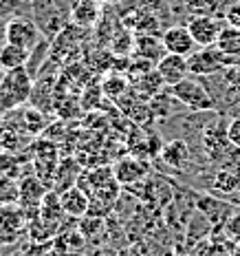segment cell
Returning a JSON list of instances; mask_svg holds the SVG:
<instances>
[{"instance_id":"1","label":"cell","mask_w":240,"mask_h":256,"mask_svg":"<svg viewBox=\"0 0 240 256\" xmlns=\"http://www.w3.org/2000/svg\"><path fill=\"white\" fill-rule=\"evenodd\" d=\"M31 88H33V78L29 76L24 66L2 73V80H0V115L22 108L31 98Z\"/></svg>"},{"instance_id":"2","label":"cell","mask_w":240,"mask_h":256,"mask_svg":"<svg viewBox=\"0 0 240 256\" xmlns=\"http://www.w3.org/2000/svg\"><path fill=\"white\" fill-rule=\"evenodd\" d=\"M168 88L172 90V95L188 110H216V102L203 80H194L188 76L185 80H181V82Z\"/></svg>"},{"instance_id":"3","label":"cell","mask_w":240,"mask_h":256,"mask_svg":"<svg viewBox=\"0 0 240 256\" xmlns=\"http://www.w3.org/2000/svg\"><path fill=\"white\" fill-rule=\"evenodd\" d=\"M188 66H190V76L196 78H205V76H214V73L225 68V53L218 46H199L192 56H188Z\"/></svg>"},{"instance_id":"4","label":"cell","mask_w":240,"mask_h":256,"mask_svg":"<svg viewBox=\"0 0 240 256\" xmlns=\"http://www.w3.org/2000/svg\"><path fill=\"white\" fill-rule=\"evenodd\" d=\"M4 34H7V42L22 46V49H26V51H31L42 38H44L42 31H40V26L35 24V20L26 18V16L9 20V22L4 24Z\"/></svg>"},{"instance_id":"5","label":"cell","mask_w":240,"mask_h":256,"mask_svg":"<svg viewBox=\"0 0 240 256\" xmlns=\"http://www.w3.org/2000/svg\"><path fill=\"white\" fill-rule=\"evenodd\" d=\"M227 22L212 14H199V16H190L188 20V29L192 34V38L199 46H214L218 38H221V31Z\"/></svg>"},{"instance_id":"6","label":"cell","mask_w":240,"mask_h":256,"mask_svg":"<svg viewBox=\"0 0 240 256\" xmlns=\"http://www.w3.org/2000/svg\"><path fill=\"white\" fill-rule=\"evenodd\" d=\"M161 40H163V46L168 53H177V56H192L196 49H199V44L194 42V38H192L188 24H170L163 29L161 34Z\"/></svg>"},{"instance_id":"7","label":"cell","mask_w":240,"mask_h":256,"mask_svg":"<svg viewBox=\"0 0 240 256\" xmlns=\"http://www.w3.org/2000/svg\"><path fill=\"white\" fill-rule=\"evenodd\" d=\"M196 210H199L212 226L225 223L227 218L236 212L232 201L223 199V196H218V194H212V192L205 194V196H199V201H196Z\"/></svg>"},{"instance_id":"8","label":"cell","mask_w":240,"mask_h":256,"mask_svg":"<svg viewBox=\"0 0 240 256\" xmlns=\"http://www.w3.org/2000/svg\"><path fill=\"white\" fill-rule=\"evenodd\" d=\"M46 190H44V184L38 174H29V177H22L20 179V201L18 204L22 206L24 212H29L31 216L40 214V204L44 199Z\"/></svg>"},{"instance_id":"9","label":"cell","mask_w":240,"mask_h":256,"mask_svg":"<svg viewBox=\"0 0 240 256\" xmlns=\"http://www.w3.org/2000/svg\"><path fill=\"white\" fill-rule=\"evenodd\" d=\"M157 71L163 78L165 86H174L177 82L185 80L190 76V66H188V58L177 56V53H165L161 60L157 62Z\"/></svg>"},{"instance_id":"10","label":"cell","mask_w":240,"mask_h":256,"mask_svg":"<svg viewBox=\"0 0 240 256\" xmlns=\"http://www.w3.org/2000/svg\"><path fill=\"white\" fill-rule=\"evenodd\" d=\"M165 46L161 36H150V34H137L135 36V46H132V56L141 58V60L150 62L157 66V62L165 56Z\"/></svg>"},{"instance_id":"11","label":"cell","mask_w":240,"mask_h":256,"mask_svg":"<svg viewBox=\"0 0 240 256\" xmlns=\"http://www.w3.org/2000/svg\"><path fill=\"white\" fill-rule=\"evenodd\" d=\"M148 104H150V115H152V117H157L159 122L170 120V117L179 115L181 110H188L183 104L179 102L177 98H174L172 90H170L168 86H165L159 95H154V98H152Z\"/></svg>"},{"instance_id":"12","label":"cell","mask_w":240,"mask_h":256,"mask_svg":"<svg viewBox=\"0 0 240 256\" xmlns=\"http://www.w3.org/2000/svg\"><path fill=\"white\" fill-rule=\"evenodd\" d=\"M60 201H62V208H64V214H68L73 218H84L90 210L88 194L79 188V186H73V188L64 190L60 194Z\"/></svg>"},{"instance_id":"13","label":"cell","mask_w":240,"mask_h":256,"mask_svg":"<svg viewBox=\"0 0 240 256\" xmlns=\"http://www.w3.org/2000/svg\"><path fill=\"white\" fill-rule=\"evenodd\" d=\"M130 86H132V90H135L137 95H139V98H143L146 102H150L154 95H159L165 88V82H163V78L159 76L157 66H154V68H150V71L137 76L130 82Z\"/></svg>"},{"instance_id":"14","label":"cell","mask_w":240,"mask_h":256,"mask_svg":"<svg viewBox=\"0 0 240 256\" xmlns=\"http://www.w3.org/2000/svg\"><path fill=\"white\" fill-rule=\"evenodd\" d=\"M163 162L172 168H185L192 164V148L183 140H172L163 148Z\"/></svg>"},{"instance_id":"15","label":"cell","mask_w":240,"mask_h":256,"mask_svg":"<svg viewBox=\"0 0 240 256\" xmlns=\"http://www.w3.org/2000/svg\"><path fill=\"white\" fill-rule=\"evenodd\" d=\"M115 179L119 181V184H137V181H141L146 177V166L139 162V159H121L119 164L115 166L113 170Z\"/></svg>"},{"instance_id":"16","label":"cell","mask_w":240,"mask_h":256,"mask_svg":"<svg viewBox=\"0 0 240 256\" xmlns=\"http://www.w3.org/2000/svg\"><path fill=\"white\" fill-rule=\"evenodd\" d=\"M26 60H29V51L18 44L7 42V44L0 49V73H7V71H13V68L24 66Z\"/></svg>"},{"instance_id":"17","label":"cell","mask_w":240,"mask_h":256,"mask_svg":"<svg viewBox=\"0 0 240 256\" xmlns=\"http://www.w3.org/2000/svg\"><path fill=\"white\" fill-rule=\"evenodd\" d=\"M49 56H51V40L44 36V38H42L38 44L29 51V60H26V64H24V68L29 71L31 78H38V73L46 64V58Z\"/></svg>"},{"instance_id":"18","label":"cell","mask_w":240,"mask_h":256,"mask_svg":"<svg viewBox=\"0 0 240 256\" xmlns=\"http://www.w3.org/2000/svg\"><path fill=\"white\" fill-rule=\"evenodd\" d=\"M128 88H130V82L126 80L124 73H108L101 82V93L108 100H117V102L128 93Z\"/></svg>"},{"instance_id":"19","label":"cell","mask_w":240,"mask_h":256,"mask_svg":"<svg viewBox=\"0 0 240 256\" xmlns=\"http://www.w3.org/2000/svg\"><path fill=\"white\" fill-rule=\"evenodd\" d=\"M62 214H64V208H62V201H60V192L46 190L44 199H42V204H40V214H38V216L60 223Z\"/></svg>"},{"instance_id":"20","label":"cell","mask_w":240,"mask_h":256,"mask_svg":"<svg viewBox=\"0 0 240 256\" xmlns=\"http://www.w3.org/2000/svg\"><path fill=\"white\" fill-rule=\"evenodd\" d=\"M216 46L221 49L225 56H232V53H240V31L232 24H225L221 31V38H218Z\"/></svg>"},{"instance_id":"21","label":"cell","mask_w":240,"mask_h":256,"mask_svg":"<svg viewBox=\"0 0 240 256\" xmlns=\"http://www.w3.org/2000/svg\"><path fill=\"white\" fill-rule=\"evenodd\" d=\"M20 201V181L13 177H0V206H11Z\"/></svg>"},{"instance_id":"22","label":"cell","mask_w":240,"mask_h":256,"mask_svg":"<svg viewBox=\"0 0 240 256\" xmlns=\"http://www.w3.org/2000/svg\"><path fill=\"white\" fill-rule=\"evenodd\" d=\"M132 46H135V36L130 34V31H121L119 36H115L113 38V53L117 56H128V53H132Z\"/></svg>"},{"instance_id":"23","label":"cell","mask_w":240,"mask_h":256,"mask_svg":"<svg viewBox=\"0 0 240 256\" xmlns=\"http://www.w3.org/2000/svg\"><path fill=\"white\" fill-rule=\"evenodd\" d=\"M18 159L9 152H0V177H13L18 179Z\"/></svg>"},{"instance_id":"24","label":"cell","mask_w":240,"mask_h":256,"mask_svg":"<svg viewBox=\"0 0 240 256\" xmlns=\"http://www.w3.org/2000/svg\"><path fill=\"white\" fill-rule=\"evenodd\" d=\"M225 232H227L229 238L240 241V212H234V214L225 221Z\"/></svg>"},{"instance_id":"25","label":"cell","mask_w":240,"mask_h":256,"mask_svg":"<svg viewBox=\"0 0 240 256\" xmlns=\"http://www.w3.org/2000/svg\"><path fill=\"white\" fill-rule=\"evenodd\" d=\"M227 140L234 144L236 148H240V117H232L227 124Z\"/></svg>"},{"instance_id":"26","label":"cell","mask_w":240,"mask_h":256,"mask_svg":"<svg viewBox=\"0 0 240 256\" xmlns=\"http://www.w3.org/2000/svg\"><path fill=\"white\" fill-rule=\"evenodd\" d=\"M51 256H82V252H51Z\"/></svg>"}]
</instances>
